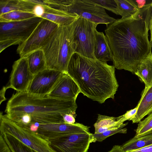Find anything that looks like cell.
Here are the masks:
<instances>
[{"label":"cell","instance_id":"1","mask_svg":"<svg viewBox=\"0 0 152 152\" xmlns=\"http://www.w3.org/2000/svg\"><path fill=\"white\" fill-rule=\"evenodd\" d=\"M152 4L129 17L117 20L105 30L113 65L117 69L134 74L141 62L151 52L148 31Z\"/></svg>","mask_w":152,"mask_h":152},{"label":"cell","instance_id":"2","mask_svg":"<svg viewBox=\"0 0 152 152\" xmlns=\"http://www.w3.org/2000/svg\"><path fill=\"white\" fill-rule=\"evenodd\" d=\"M115 69L113 65L75 53L69 61L66 73L84 95L102 104L108 99H114L118 90Z\"/></svg>","mask_w":152,"mask_h":152},{"label":"cell","instance_id":"3","mask_svg":"<svg viewBox=\"0 0 152 152\" xmlns=\"http://www.w3.org/2000/svg\"><path fill=\"white\" fill-rule=\"evenodd\" d=\"M77 107L75 99H57L25 91L13 94L7 103L5 112L14 122L23 115L27 114L31 117V123L45 124L64 123L63 115H76Z\"/></svg>","mask_w":152,"mask_h":152},{"label":"cell","instance_id":"4","mask_svg":"<svg viewBox=\"0 0 152 152\" xmlns=\"http://www.w3.org/2000/svg\"><path fill=\"white\" fill-rule=\"evenodd\" d=\"M77 20L68 25L58 26L41 49L47 69L67 73L69 63L77 47L74 34Z\"/></svg>","mask_w":152,"mask_h":152},{"label":"cell","instance_id":"5","mask_svg":"<svg viewBox=\"0 0 152 152\" xmlns=\"http://www.w3.org/2000/svg\"><path fill=\"white\" fill-rule=\"evenodd\" d=\"M0 134H10L23 143L38 152H55L49 142L29 129L18 125L1 113Z\"/></svg>","mask_w":152,"mask_h":152},{"label":"cell","instance_id":"6","mask_svg":"<svg viewBox=\"0 0 152 152\" xmlns=\"http://www.w3.org/2000/svg\"><path fill=\"white\" fill-rule=\"evenodd\" d=\"M60 10L75 13L79 17L98 24H105L107 27L117 20L110 16L104 8L91 0H66L61 5Z\"/></svg>","mask_w":152,"mask_h":152},{"label":"cell","instance_id":"7","mask_svg":"<svg viewBox=\"0 0 152 152\" xmlns=\"http://www.w3.org/2000/svg\"><path fill=\"white\" fill-rule=\"evenodd\" d=\"M98 25L79 17L77 20L74 34L75 40L77 44L75 53L86 57L96 58L94 51Z\"/></svg>","mask_w":152,"mask_h":152},{"label":"cell","instance_id":"8","mask_svg":"<svg viewBox=\"0 0 152 152\" xmlns=\"http://www.w3.org/2000/svg\"><path fill=\"white\" fill-rule=\"evenodd\" d=\"M58 27L56 23L43 18L28 38L18 45L17 52L20 57L41 49Z\"/></svg>","mask_w":152,"mask_h":152},{"label":"cell","instance_id":"9","mask_svg":"<svg viewBox=\"0 0 152 152\" xmlns=\"http://www.w3.org/2000/svg\"><path fill=\"white\" fill-rule=\"evenodd\" d=\"M47 140L55 152H87L92 143V134H70Z\"/></svg>","mask_w":152,"mask_h":152},{"label":"cell","instance_id":"10","mask_svg":"<svg viewBox=\"0 0 152 152\" xmlns=\"http://www.w3.org/2000/svg\"><path fill=\"white\" fill-rule=\"evenodd\" d=\"M42 19L35 17L20 21L0 22V41L16 39L23 42L30 36Z\"/></svg>","mask_w":152,"mask_h":152},{"label":"cell","instance_id":"11","mask_svg":"<svg viewBox=\"0 0 152 152\" xmlns=\"http://www.w3.org/2000/svg\"><path fill=\"white\" fill-rule=\"evenodd\" d=\"M63 73L47 69L34 75L27 91L39 96L48 95L52 90Z\"/></svg>","mask_w":152,"mask_h":152},{"label":"cell","instance_id":"12","mask_svg":"<svg viewBox=\"0 0 152 152\" xmlns=\"http://www.w3.org/2000/svg\"><path fill=\"white\" fill-rule=\"evenodd\" d=\"M26 57H20L14 63L7 88L17 92L26 91L33 77Z\"/></svg>","mask_w":152,"mask_h":152},{"label":"cell","instance_id":"13","mask_svg":"<svg viewBox=\"0 0 152 152\" xmlns=\"http://www.w3.org/2000/svg\"><path fill=\"white\" fill-rule=\"evenodd\" d=\"M90 127L79 123L69 124L63 123L39 124L36 133L47 140L67 134L89 133Z\"/></svg>","mask_w":152,"mask_h":152},{"label":"cell","instance_id":"14","mask_svg":"<svg viewBox=\"0 0 152 152\" xmlns=\"http://www.w3.org/2000/svg\"><path fill=\"white\" fill-rule=\"evenodd\" d=\"M80 93L78 86L72 78L67 73H63L48 96L57 99L76 100Z\"/></svg>","mask_w":152,"mask_h":152},{"label":"cell","instance_id":"15","mask_svg":"<svg viewBox=\"0 0 152 152\" xmlns=\"http://www.w3.org/2000/svg\"><path fill=\"white\" fill-rule=\"evenodd\" d=\"M43 7L44 12L41 18L56 23L58 26L68 25L79 18L75 13L56 10L48 6Z\"/></svg>","mask_w":152,"mask_h":152},{"label":"cell","instance_id":"16","mask_svg":"<svg viewBox=\"0 0 152 152\" xmlns=\"http://www.w3.org/2000/svg\"><path fill=\"white\" fill-rule=\"evenodd\" d=\"M96 58L100 61L107 63L112 61L113 54L107 38L103 32L96 31L94 51Z\"/></svg>","mask_w":152,"mask_h":152},{"label":"cell","instance_id":"17","mask_svg":"<svg viewBox=\"0 0 152 152\" xmlns=\"http://www.w3.org/2000/svg\"><path fill=\"white\" fill-rule=\"evenodd\" d=\"M138 104L139 107L133 123H139L145 116L152 112V85L145 88Z\"/></svg>","mask_w":152,"mask_h":152},{"label":"cell","instance_id":"18","mask_svg":"<svg viewBox=\"0 0 152 152\" xmlns=\"http://www.w3.org/2000/svg\"><path fill=\"white\" fill-rule=\"evenodd\" d=\"M31 73L35 75L47 69L46 58L43 50L34 51L25 56Z\"/></svg>","mask_w":152,"mask_h":152},{"label":"cell","instance_id":"19","mask_svg":"<svg viewBox=\"0 0 152 152\" xmlns=\"http://www.w3.org/2000/svg\"><path fill=\"white\" fill-rule=\"evenodd\" d=\"M135 75L143 82L145 88L152 85V53L151 52L138 66Z\"/></svg>","mask_w":152,"mask_h":152},{"label":"cell","instance_id":"20","mask_svg":"<svg viewBox=\"0 0 152 152\" xmlns=\"http://www.w3.org/2000/svg\"><path fill=\"white\" fill-rule=\"evenodd\" d=\"M128 123L121 124L117 121V117L98 114L97 120L94 124L95 134H100L107 130L124 128Z\"/></svg>","mask_w":152,"mask_h":152},{"label":"cell","instance_id":"21","mask_svg":"<svg viewBox=\"0 0 152 152\" xmlns=\"http://www.w3.org/2000/svg\"><path fill=\"white\" fill-rule=\"evenodd\" d=\"M152 144V130L141 136L134 137L124 143L121 147L124 151L140 149Z\"/></svg>","mask_w":152,"mask_h":152},{"label":"cell","instance_id":"22","mask_svg":"<svg viewBox=\"0 0 152 152\" xmlns=\"http://www.w3.org/2000/svg\"><path fill=\"white\" fill-rule=\"evenodd\" d=\"M115 0L117 5L118 15L121 16L122 19L131 16L139 10L134 0Z\"/></svg>","mask_w":152,"mask_h":152},{"label":"cell","instance_id":"23","mask_svg":"<svg viewBox=\"0 0 152 152\" xmlns=\"http://www.w3.org/2000/svg\"><path fill=\"white\" fill-rule=\"evenodd\" d=\"M2 135L12 152H38L7 134Z\"/></svg>","mask_w":152,"mask_h":152},{"label":"cell","instance_id":"24","mask_svg":"<svg viewBox=\"0 0 152 152\" xmlns=\"http://www.w3.org/2000/svg\"><path fill=\"white\" fill-rule=\"evenodd\" d=\"M37 17L33 13L16 10L0 15V22L18 21Z\"/></svg>","mask_w":152,"mask_h":152},{"label":"cell","instance_id":"25","mask_svg":"<svg viewBox=\"0 0 152 152\" xmlns=\"http://www.w3.org/2000/svg\"><path fill=\"white\" fill-rule=\"evenodd\" d=\"M16 10L24 11L23 0L0 1V15Z\"/></svg>","mask_w":152,"mask_h":152},{"label":"cell","instance_id":"26","mask_svg":"<svg viewBox=\"0 0 152 152\" xmlns=\"http://www.w3.org/2000/svg\"><path fill=\"white\" fill-rule=\"evenodd\" d=\"M127 129L121 127L114 128L105 131L100 134H92V142L96 141L101 142L107 137L117 133L126 134Z\"/></svg>","mask_w":152,"mask_h":152},{"label":"cell","instance_id":"27","mask_svg":"<svg viewBox=\"0 0 152 152\" xmlns=\"http://www.w3.org/2000/svg\"><path fill=\"white\" fill-rule=\"evenodd\" d=\"M152 130V112L144 120L140 121L136 129L137 137L144 134Z\"/></svg>","mask_w":152,"mask_h":152},{"label":"cell","instance_id":"28","mask_svg":"<svg viewBox=\"0 0 152 152\" xmlns=\"http://www.w3.org/2000/svg\"><path fill=\"white\" fill-rule=\"evenodd\" d=\"M91 1L104 9L107 10L116 15H118L117 5L115 0H91Z\"/></svg>","mask_w":152,"mask_h":152},{"label":"cell","instance_id":"29","mask_svg":"<svg viewBox=\"0 0 152 152\" xmlns=\"http://www.w3.org/2000/svg\"><path fill=\"white\" fill-rule=\"evenodd\" d=\"M139 104L132 109L127 111L124 115L117 117V121L121 124L127 120H132L135 117L137 111Z\"/></svg>","mask_w":152,"mask_h":152},{"label":"cell","instance_id":"30","mask_svg":"<svg viewBox=\"0 0 152 152\" xmlns=\"http://www.w3.org/2000/svg\"><path fill=\"white\" fill-rule=\"evenodd\" d=\"M22 43L20 40L16 39H7L0 41V53L10 46L16 45H19Z\"/></svg>","mask_w":152,"mask_h":152},{"label":"cell","instance_id":"31","mask_svg":"<svg viewBox=\"0 0 152 152\" xmlns=\"http://www.w3.org/2000/svg\"><path fill=\"white\" fill-rule=\"evenodd\" d=\"M0 152H12L1 135H0Z\"/></svg>","mask_w":152,"mask_h":152},{"label":"cell","instance_id":"32","mask_svg":"<svg viewBox=\"0 0 152 152\" xmlns=\"http://www.w3.org/2000/svg\"><path fill=\"white\" fill-rule=\"evenodd\" d=\"M76 115L71 113H66L63 115L64 123L69 124H73L75 122Z\"/></svg>","mask_w":152,"mask_h":152},{"label":"cell","instance_id":"33","mask_svg":"<svg viewBox=\"0 0 152 152\" xmlns=\"http://www.w3.org/2000/svg\"><path fill=\"white\" fill-rule=\"evenodd\" d=\"M44 9L43 6L38 5L36 6L34 11V13L37 17H41L44 12Z\"/></svg>","mask_w":152,"mask_h":152},{"label":"cell","instance_id":"34","mask_svg":"<svg viewBox=\"0 0 152 152\" xmlns=\"http://www.w3.org/2000/svg\"><path fill=\"white\" fill-rule=\"evenodd\" d=\"M139 9L152 3V0H134Z\"/></svg>","mask_w":152,"mask_h":152},{"label":"cell","instance_id":"35","mask_svg":"<svg viewBox=\"0 0 152 152\" xmlns=\"http://www.w3.org/2000/svg\"><path fill=\"white\" fill-rule=\"evenodd\" d=\"M126 152H152V144L140 149L130 150Z\"/></svg>","mask_w":152,"mask_h":152},{"label":"cell","instance_id":"36","mask_svg":"<svg viewBox=\"0 0 152 152\" xmlns=\"http://www.w3.org/2000/svg\"><path fill=\"white\" fill-rule=\"evenodd\" d=\"M108 152H125L121 146L115 145Z\"/></svg>","mask_w":152,"mask_h":152},{"label":"cell","instance_id":"37","mask_svg":"<svg viewBox=\"0 0 152 152\" xmlns=\"http://www.w3.org/2000/svg\"><path fill=\"white\" fill-rule=\"evenodd\" d=\"M149 29L150 31L151 38L149 41L150 45L152 47V13H151L149 24Z\"/></svg>","mask_w":152,"mask_h":152},{"label":"cell","instance_id":"38","mask_svg":"<svg viewBox=\"0 0 152 152\" xmlns=\"http://www.w3.org/2000/svg\"><path fill=\"white\" fill-rule=\"evenodd\" d=\"M151 13H152V4H151Z\"/></svg>","mask_w":152,"mask_h":152}]
</instances>
